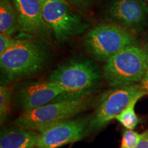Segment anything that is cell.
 <instances>
[{"label":"cell","instance_id":"obj_1","mask_svg":"<svg viewBox=\"0 0 148 148\" xmlns=\"http://www.w3.org/2000/svg\"><path fill=\"white\" fill-rule=\"evenodd\" d=\"M49 51L44 38H19L0 56L1 84L7 85L38 73L45 65Z\"/></svg>","mask_w":148,"mask_h":148},{"label":"cell","instance_id":"obj_2","mask_svg":"<svg viewBox=\"0 0 148 148\" xmlns=\"http://www.w3.org/2000/svg\"><path fill=\"white\" fill-rule=\"evenodd\" d=\"M100 76L97 66L87 58L66 61L53 70L49 76V80L58 84L64 90L51 103L87 97L96 90Z\"/></svg>","mask_w":148,"mask_h":148},{"label":"cell","instance_id":"obj_3","mask_svg":"<svg viewBox=\"0 0 148 148\" xmlns=\"http://www.w3.org/2000/svg\"><path fill=\"white\" fill-rule=\"evenodd\" d=\"M148 66V49L134 44L110 57L103 67V77L112 88L141 82Z\"/></svg>","mask_w":148,"mask_h":148},{"label":"cell","instance_id":"obj_4","mask_svg":"<svg viewBox=\"0 0 148 148\" xmlns=\"http://www.w3.org/2000/svg\"><path fill=\"white\" fill-rule=\"evenodd\" d=\"M42 16L57 43H63L82 34L89 25L73 12L65 0H40Z\"/></svg>","mask_w":148,"mask_h":148},{"label":"cell","instance_id":"obj_5","mask_svg":"<svg viewBox=\"0 0 148 148\" xmlns=\"http://www.w3.org/2000/svg\"><path fill=\"white\" fill-rule=\"evenodd\" d=\"M89 105L87 97L75 100L49 103L33 110L23 112L14 119L13 124L40 132L45 127L70 119L86 110Z\"/></svg>","mask_w":148,"mask_h":148},{"label":"cell","instance_id":"obj_6","mask_svg":"<svg viewBox=\"0 0 148 148\" xmlns=\"http://www.w3.org/2000/svg\"><path fill=\"white\" fill-rule=\"evenodd\" d=\"M83 44L94 59L106 62L123 48L136 43L134 36L127 29L109 23L101 24L88 31Z\"/></svg>","mask_w":148,"mask_h":148},{"label":"cell","instance_id":"obj_7","mask_svg":"<svg viewBox=\"0 0 148 148\" xmlns=\"http://www.w3.org/2000/svg\"><path fill=\"white\" fill-rule=\"evenodd\" d=\"M143 90L140 84L112 88L105 91L99 99L97 106L89 120L90 130L101 129L115 119L135 96Z\"/></svg>","mask_w":148,"mask_h":148},{"label":"cell","instance_id":"obj_8","mask_svg":"<svg viewBox=\"0 0 148 148\" xmlns=\"http://www.w3.org/2000/svg\"><path fill=\"white\" fill-rule=\"evenodd\" d=\"M105 14L111 23L128 31H139L148 21V5L145 0H111Z\"/></svg>","mask_w":148,"mask_h":148},{"label":"cell","instance_id":"obj_9","mask_svg":"<svg viewBox=\"0 0 148 148\" xmlns=\"http://www.w3.org/2000/svg\"><path fill=\"white\" fill-rule=\"evenodd\" d=\"M88 118L67 119L40 131V141L36 148H58L84 137L88 126Z\"/></svg>","mask_w":148,"mask_h":148},{"label":"cell","instance_id":"obj_10","mask_svg":"<svg viewBox=\"0 0 148 148\" xmlns=\"http://www.w3.org/2000/svg\"><path fill=\"white\" fill-rule=\"evenodd\" d=\"M64 90L62 86L51 81L29 82L18 86L16 103L23 112H26L54 100Z\"/></svg>","mask_w":148,"mask_h":148},{"label":"cell","instance_id":"obj_11","mask_svg":"<svg viewBox=\"0 0 148 148\" xmlns=\"http://www.w3.org/2000/svg\"><path fill=\"white\" fill-rule=\"evenodd\" d=\"M17 14L18 31L38 38H48L50 31L42 16L40 0H12Z\"/></svg>","mask_w":148,"mask_h":148},{"label":"cell","instance_id":"obj_12","mask_svg":"<svg viewBox=\"0 0 148 148\" xmlns=\"http://www.w3.org/2000/svg\"><path fill=\"white\" fill-rule=\"evenodd\" d=\"M40 132L16 126L4 127L0 135V148H36Z\"/></svg>","mask_w":148,"mask_h":148},{"label":"cell","instance_id":"obj_13","mask_svg":"<svg viewBox=\"0 0 148 148\" xmlns=\"http://www.w3.org/2000/svg\"><path fill=\"white\" fill-rule=\"evenodd\" d=\"M18 31L16 11L12 0H0V32L12 36Z\"/></svg>","mask_w":148,"mask_h":148},{"label":"cell","instance_id":"obj_14","mask_svg":"<svg viewBox=\"0 0 148 148\" xmlns=\"http://www.w3.org/2000/svg\"><path fill=\"white\" fill-rule=\"evenodd\" d=\"M145 95H147V93L144 90L138 93L133 98L124 110H123L119 115L116 116L115 119L127 130H133L139 123V119L135 112L134 108L138 99Z\"/></svg>","mask_w":148,"mask_h":148},{"label":"cell","instance_id":"obj_15","mask_svg":"<svg viewBox=\"0 0 148 148\" xmlns=\"http://www.w3.org/2000/svg\"><path fill=\"white\" fill-rule=\"evenodd\" d=\"M12 91L7 85L0 86V121L2 125L10 115L12 105Z\"/></svg>","mask_w":148,"mask_h":148},{"label":"cell","instance_id":"obj_16","mask_svg":"<svg viewBox=\"0 0 148 148\" xmlns=\"http://www.w3.org/2000/svg\"><path fill=\"white\" fill-rule=\"evenodd\" d=\"M141 134L127 130L123 133L120 148H135L139 141Z\"/></svg>","mask_w":148,"mask_h":148},{"label":"cell","instance_id":"obj_17","mask_svg":"<svg viewBox=\"0 0 148 148\" xmlns=\"http://www.w3.org/2000/svg\"><path fill=\"white\" fill-rule=\"evenodd\" d=\"M18 40L12 38V36L1 33L0 34V56L3 55L5 51L15 45Z\"/></svg>","mask_w":148,"mask_h":148},{"label":"cell","instance_id":"obj_18","mask_svg":"<svg viewBox=\"0 0 148 148\" xmlns=\"http://www.w3.org/2000/svg\"><path fill=\"white\" fill-rule=\"evenodd\" d=\"M66 1L72 3L75 6L85 9L90 7L95 0H66Z\"/></svg>","mask_w":148,"mask_h":148},{"label":"cell","instance_id":"obj_19","mask_svg":"<svg viewBox=\"0 0 148 148\" xmlns=\"http://www.w3.org/2000/svg\"><path fill=\"white\" fill-rule=\"evenodd\" d=\"M135 148H148V130L142 133L139 141Z\"/></svg>","mask_w":148,"mask_h":148},{"label":"cell","instance_id":"obj_20","mask_svg":"<svg viewBox=\"0 0 148 148\" xmlns=\"http://www.w3.org/2000/svg\"><path fill=\"white\" fill-rule=\"evenodd\" d=\"M140 86L144 91L147 93V95H148V66L145 76H144L142 82H140Z\"/></svg>","mask_w":148,"mask_h":148},{"label":"cell","instance_id":"obj_21","mask_svg":"<svg viewBox=\"0 0 148 148\" xmlns=\"http://www.w3.org/2000/svg\"><path fill=\"white\" fill-rule=\"evenodd\" d=\"M145 1H147V0H145Z\"/></svg>","mask_w":148,"mask_h":148},{"label":"cell","instance_id":"obj_22","mask_svg":"<svg viewBox=\"0 0 148 148\" xmlns=\"http://www.w3.org/2000/svg\"><path fill=\"white\" fill-rule=\"evenodd\" d=\"M147 1H148V0H147Z\"/></svg>","mask_w":148,"mask_h":148},{"label":"cell","instance_id":"obj_23","mask_svg":"<svg viewBox=\"0 0 148 148\" xmlns=\"http://www.w3.org/2000/svg\"><path fill=\"white\" fill-rule=\"evenodd\" d=\"M65 1H66V0H65Z\"/></svg>","mask_w":148,"mask_h":148}]
</instances>
